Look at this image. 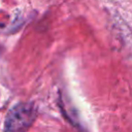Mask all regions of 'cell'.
<instances>
[{
  "mask_svg": "<svg viewBox=\"0 0 132 132\" xmlns=\"http://www.w3.org/2000/svg\"><path fill=\"white\" fill-rule=\"evenodd\" d=\"M36 108L30 102L15 104L7 112L3 132H27L36 119Z\"/></svg>",
  "mask_w": 132,
  "mask_h": 132,
  "instance_id": "cell-1",
  "label": "cell"
}]
</instances>
